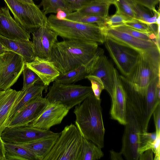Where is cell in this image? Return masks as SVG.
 Wrapping results in <instances>:
<instances>
[{"label":"cell","mask_w":160,"mask_h":160,"mask_svg":"<svg viewBox=\"0 0 160 160\" xmlns=\"http://www.w3.org/2000/svg\"><path fill=\"white\" fill-rule=\"evenodd\" d=\"M92 92L91 86L64 84L54 81L45 98L49 102H59L70 110Z\"/></svg>","instance_id":"ba28073f"},{"label":"cell","mask_w":160,"mask_h":160,"mask_svg":"<svg viewBox=\"0 0 160 160\" xmlns=\"http://www.w3.org/2000/svg\"><path fill=\"white\" fill-rule=\"evenodd\" d=\"M49 27L61 38L70 40H88L103 43L106 35L105 28L96 24L85 23L67 19L60 20L55 15L47 18Z\"/></svg>","instance_id":"3957f363"},{"label":"cell","mask_w":160,"mask_h":160,"mask_svg":"<svg viewBox=\"0 0 160 160\" xmlns=\"http://www.w3.org/2000/svg\"><path fill=\"white\" fill-rule=\"evenodd\" d=\"M126 123L122 138L121 152L128 160H138L140 134L142 132L138 114L132 100L126 95Z\"/></svg>","instance_id":"8992f818"},{"label":"cell","mask_w":160,"mask_h":160,"mask_svg":"<svg viewBox=\"0 0 160 160\" xmlns=\"http://www.w3.org/2000/svg\"><path fill=\"white\" fill-rule=\"evenodd\" d=\"M66 19L85 23L96 24L102 28L107 27L106 24V18L83 14L77 11L67 14Z\"/></svg>","instance_id":"f546056e"},{"label":"cell","mask_w":160,"mask_h":160,"mask_svg":"<svg viewBox=\"0 0 160 160\" xmlns=\"http://www.w3.org/2000/svg\"><path fill=\"white\" fill-rule=\"evenodd\" d=\"M47 87V86L44 85L42 82H39L36 83L26 89L25 91V93L22 98L12 110L9 118L8 122L31 100L37 97L42 96L43 91Z\"/></svg>","instance_id":"484cf974"},{"label":"cell","mask_w":160,"mask_h":160,"mask_svg":"<svg viewBox=\"0 0 160 160\" xmlns=\"http://www.w3.org/2000/svg\"><path fill=\"white\" fill-rule=\"evenodd\" d=\"M160 52L139 53L137 62L126 77L137 91L144 92L151 81L160 75Z\"/></svg>","instance_id":"5b68a950"},{"label":"cell","mask_w":160,"mask_h":160,"mask_svg":"<svg viewBox=\"0 0 160 160\" xmlns=\"http://www.w3.org/2000/svg\"><path fill=\"white\" fill-rule=\"evenodd\" d=\"M69 110L59 102H49L41 115L29 125L42 130H49L52 127L61 123Z\"/></svg>","instance_id":"9a60e30c"},{"label":"cell","mask_w":160,"mask_h":160,"mask_svg":"<svg viewBox=\"0 0 160 160\" xmlns=\"http://www.w3.org/2000/svg\"><path fill=\"white\" fill-rule=\"evenodd\" d=\"M25 65L23 58L14 52L7 51L0 54V91L10 88L22 72Z\"/></svg>","instance_id":"9c48e42d"},{"label":"cell","mask_w":160,"mask_h":160,"mask_svg":"<svg viewBox=\"0 0 160 160\" xmlns=\"http://www.w3.org/2000/svg\"><path fill=\"white\" fill-rule=\"evenodd\" d=\"M23 82L22 90L26 89L37 83L41 81L38 75L32 70L25 65L23 71Z\"/></svg>","instance_id":"836d02e7"},{"label":"cell","mask_w":160,"mask_h":160,"mask_svg":"<svg viewBox=\"0 0 160 160\" xmlns=\"http://www.w3.org/2000/svg\"><path fill=\"white\" fill-rule=\"evenodd\" d=\"M101 99H98L93 92L74 110L75 124L82 136L101 148L104 145V126Z\"/></svg>","instance_id":"7a4b0ae2"},{"label":"cell","mask_w":160,"mask_h":160,"mask_svg":"<svg viewBox=\"0 0 160 160\" xmlns=\"http://www.w3.org/2000/svg\"><path fill=\"white\" fill-rule=\"evenodd\" d=\"M104 42L107 49L118 69L125 77H128L137 62L139 53L108 36Z\"/></svg>","instance_id":"30bf717a"},{"label":"cell","mask_w":160,"mask_h":160,"mask_svg":"<svg viewBox=\"0 0 160 160\" xmlns=\"http://www.w3.org/2000/svg\"><path fill=\"white\" fill-rule=\"evenodd\" d=\"M39 7H42V11L45 14L56 13L61 9L67 14L72 12L69 5L64 0H42Z\"/></svg>","instance_id":"4dcf8cb0"},{"label":"cell","mask_w":160,"mask_h":160,"mask_svg":"<svg viewBox=\"0 0 160 160\" xmlns=\"http://www.w3.org/2000/svg\"><path fill=\"white\" fill-rule=\"evenodd\" d=\"M104 156L101 148L82 137L80 160H96Z\"/></svg>","instance_id":"83f0119b"},{"label":"cell","mask_w":160,"mask_h":160,"mask_svg":"<svg viewBox=\"0 0 160 160\" xmlns=\"http://www.w3.org/2000/svg\"><path fill=\"white\" fill-rule=\"evenodd\" d=\"M111 4L95 1L77 11L80 13L93 15L107 18Z\"/></svg>","instance_id":"f1b7e54d"},{"label":"cell","mask_w":160,"mask_h":160,"mask_svg":"<svg viewBox=\"0 0 160 160\" xmlns=\"http://www.w3.org/2000/svg\"><path fill=\"white\" fill-rule=\"evenodd\" d=\"M70 6L72 12L77 11L95 0H64Z\"/></svg>","instance_id":"f35d334b"},{"label":"cell","mask_w":160,"mask_h":160,"mask_svg":"<svg viewBox=\"0 0 160 160\" xmlns=\"http://www.w3.org/2000/svg\"><path fill=\"white\" fill-rule=\"evenodd\" d=\"M0 42L7 51L21 56L25 63L32 62L36 57L32 42L29 40L9 39L0 35Z\"/></svg>","instance_id":"7402d4cb"},{"label":"cell","mask_w":160,"mask_h":160,"mask_svg":"<svg viewBox=\"0 0 160 160\" xmlns=\"http://www.w3.org/2000/svg\"><path fill=\"white\" fill-rule=\"evenodd\" d=\"M94 57L85 64L81 65L66 73L60 74L55 81L62 84H71L85 78L90 73Z\"/></svg>","instance_id":"cb8c5ba5"},{"label":"cell","mask_w":160,"mask_h":160,"mask_svg":"<svg viewBox=\"0 0 160 160\" xmlns=\"http://www.w3.org/2000/svg\"><path fill=\"white\" fill-rule=\"evenodd\" d=\"M128 1L134 12L135 19L148 25L157 24V19L160 15L159 10L153 12L152 14V12H150L151 10H148L133 0Z\"/></svg>","instance_id":"4316f807"},{"label":"cell","mask_w":160,"mask_h":160,"mask_svg":"<svg viewBox=\"0 0 160 160\" xmlns=\"http://www.w3.org/2000/svg\"><path fill=\"white\" fill-rule=\"evenodd\" d=\"M114 84L112 92L110 95L111 106V118L121 124L126 123V94L121 80L120 75L114 67Z\"/></svg>","instance_id":"5bb4252c"},{"label":"cell","mask_w":160,"mask_h":160,"mask_svg":"<svg viewBox=\"0 0 160 160\" xmlns=\"http://www.w3.org/2000/svg\"><path fill=\"white\" fill-rule=\"evenodd\" d=\"M114 67L104 54L103 49L98 48L88 75L97 76L102 81L104 89L111 94L114 84Z\"/></svg>","instance_id":"e0dca14e"},{"label":"cell","mask_w":160,"mask_h":160,"mask_svg":"<svg viewBox=\"0 0 160 160\" xmlns=\"http://www.w3.org/2000/svg\"><path fill=\"white\" fill-rule=\"evenodd\" d=\"M160 81L159 75L151 81L144 92L137 91L136 101L141 121L142 132H147L149 122L153 112L160 103V99L158 97L157 93Z\"/></svg>","instance_id":"8fae6325"},{"label":"cell","mask_w":160,"mask_h":160,"mask_svg":"<svg viewBox=\"0 0 160 160\" xmlns=\"http://www.w3.org/2000/svg\"><path fill=\"white\" fill-rule=\"evenodd\" d=\"M95 1L102 2L108 3L111 4H113L114 0H95Z\"/></svg>","instance_id":"7dc6e473"},{"label":"cell","mask_w":160,"mask_h":160,"mask_svg":"<svg viewBox=\"0 0 160 160\" xmlns=\"http://www.w3.org/2000/svg\"><path fill=\"white\" fill-rule=\"evenodd\" d=\"M138 4L146 7L153 12L157 10L156 6L159 3L160 0H133Z\"/></svg>","instance_id":"ab89813d"},{"label":"cell","mask_w":160,"mask_h":160,"mask_svg":"<svg viewBox=\"0 0 160 160\" xmlns=\"http://www.w3.org/2000/svg\"><path fill=\"white\" fill-rule=\"evenodd\" d=\"M32 34V42L36 57L48 60L52 47L57 42L58 34L48 23L39 27Z\"/></svg>","instance_id":"2e32d148"},{"label":"cell","mask_w":160,"mask_h":160,"mask_svg":"<svg viewBox=\"0 0 160 160\" xmlns=\"http://www.w3.org/2000/svg\"><path fill=\"white\" fill-rule=\"evenodd\" d=\"M156 133H160V103L154 110L153 113Z\"/></svg>","instance_id":"60d3db41"},{"label":"cell","mask_w":160,"mask_h":160,"mask_svg":"<svg viewBox=\"0 0 160 160\" xmlns=\"http://www.w3.org/2000/svg\"><path fill=\"white\" fill-rule=\"evenodd\" d=\"M112 28L125 33L132 36L138 38L146 40H151L150 39L149 35L148 34L138 31L125 25Z\"/></svg>","instance_id":"d590c367"},{"label":"cell","mask_w":160,"mask_h":160,"mask_svg":"<svg viewBox=\"0 0 160 160\" xmlns=\"http://www.w3.org/2000/svg\"><path fill=\"white\" fill-rule=\"evenodd\" d=\"M127 21L123 16L116 13L106 18V24L107 28H114L124 25Z\"/></svg>","instance_id":"8d00e7d4"},{"label":"cell","mask_w":160,"mask_h":160,"mask_svg":"<svg viewBox=\"0 0 160 160\" xmlns=\"http://www.w3.org/2000/svg\"><path fill=\"white\" fill-rule=\"evenodd\" d=\"M91 83V88L96 98L100 99V95L102 90L104 89L103 83L101 80L98 77L88 75L85 77Z\"/></svg>","instance_id":"e575fe53"},{"label":"cell","mask_w":160,"mask_h":160,"mask_svg":"<svg viewBox=\"0 0 160 160\" xmlns=\"http://www.w3.org/2000/svg\"><path fill=\"white\" fill-rule=\"evenodd\" d=\"M25 66L34 71L47 86L60 74L52 62L37 57L32 62L26 63Z\"/></svg>","instance_id":"44dd1931"},{"label":"cell","mask_w":160,"mask_h":160,"mask_svg":"<svg viewBox=\"0 0 160 160\" xmlns=\"http://www.w3.org/2000/svg\"><path fill=\"white\" fill-rule=\"evenodd\" d=\"M27 2H28L31 3H34L33 0H22Z\"/></svg>","instance_id":"681fc988"},{"label":"cell","mask_w":160,"mask_h":160,"mask_svg":"<svg viewBox=\"0 0 160 160\" xmlns=\"http://www.w3.org/2000/svg\"><path fill=\"white\" fill-rule=\"evenodd\" d=\"M98 48V43L91 41L66 39L57 42L48 60L53 63L60 74H64L88 62Z\"/></svg>","instance_id":"6da1fadb"},{"label":"cell","mask_w":160,"mask_h":160,"mask_svg":"<svg viewBox=\"0 0 160 160\" xmlns=\"http://www.w3.org/2000/svg\"><path fill=\"white\" fill-rule=\"evenodd\" d=\"M6 160H38L31 152L17 144L4 142Z\"/></svg>","instance_id":"d4e9b609"},{"label":"cell","mask_w":160,"mask_h":160,"mask_svg":"<svg viewBox=\"0 0 160 160\" xmlns=\"http://www.w3.org/2000/svg\"><path fill=\"white\" fill-rule=\"evenodd\" d=\"M157 136L152 150L154 154V160L160 159V133H156Z\"/></svg>","instance_id":"b9f144b4"},{"label":"cell","mask_w":160,"mask_h":160,"mask_svg":"<svg viewBox=\"0 0 160 160\" xmlns=\"http://www.w3.org/2000/svg\"><path fill=\"white\" fill-rule=\"evenodd\" d=\"M108 36L114 40L135 50L139 53H143L160 51L152 40H146L132 36L114 28H105Z\"/></svg>","instance_id":"ac0fdd59"},{"label":"cell","mask_w":160,"mask_h":160,"mask_svg":"<svg viewBox=\"0 0 160 160\" xmlns=\"http://www.w3.org/2000/svg\"><path fill=\"white\" fill-rule=\"evenodd\" d=\"M67 13L61 9L59 10L55 15L56 18L62 20L66 18Z\"/></svg>","instance_id":"bcb514c9"},{"label":"cell","mask_w":160,"mask_h":160,"mask_svg":"<svg viewBox=\"0 0 160 160\" xmlns=\"http://www.w3.org/2000/svg\"><path fill=\"white\" fill-rule=\"evenodd\" d=\"M153 151L152 149H147L140 155L138 160H153Z\"/></svg>","instance_id":"7bdbcfd3"},{"label":"cell","mask_w":160,"mask_h":160,"mask_svg":"<svg viewBox=\"0 0 160 160\" xmlns=\"http://www.w3.org/2000/svg\"><path fill=\"white\" fill-rule=\"evenodd\" d=\"M4 142L0 135V160H6Z\"/></svg>","instance_id":"ee69618b"},{"label":"cell","mask_w":160,"mask_h":160,"mask_svg":"<svg viewBox=\"0 0 160 160\" xmlns=\"http://www.w3.org/2000/svg\"><path fill=\"white\" fill-rule=\"evenodd\" d=\"M49 102L48 99L42 96L33 99L9 121L7 128H13L29 124L41 115Z\"/></svg>","instance_id":"4fadbf2b"},{"label":"cell","mask_w":160,"mask_h":160,"mask_svg":"<svg viewBox=\"0 0 160 160\" xmlns=\"http://www.w3.org/2000/svg\"><path fill=\"white\" fill-rule=\"evenodd\" d=\"M16 22L29 33L47 23L46 15L35 3L22 0H4Z\"/></svg>","instance_id":"52a82bcc"},{"label":"cell","mask_w":160,"mask_h":160,"mask_svg":"<svg viewBox=\"0 0 160 160\" xmlns=\"http://www.w3.org/2000/svg\"><path fill=\"white\" fill-rule=\"evenodd\" d=\"M82 138L75 125L66 126L43 160H80Z\"/></svg>","instance_id":"277c9868"},{"label":"cell","mask_w":160,"mask_h":160,"mask_svg":"<svg viewBox=\"0 0 160 160\" xmlns=\"http://www.w3.org/2000/svg\"><path fill=\"white\" fill-rule=\"evenodd\" d=\"M116 13L124 17L128 21L135 19L134 11L128 0H114Z\"/></svg>","instance_id":"1f68e13d"},{"label":"cell","mask_w":160,"mask_h":160,"mask_svg":"<svg viewBox=\"0 0 160 160\" xmlns=\"http://www.w3.org/2000/svg\"><path fill=\"white\" fill-rule=\"evenodd\" d=\"M0 35L11 39L29 40L30 33L11 16L8 7L0 9Z\"/></svg>","instance_id":"d6986e66"},{"label":"cell","mask_w":160,"mask_h":160,"mask_svg":"<svg viewBox=\"0 0 160 160\" xmlns=\"http://www.w3.org/2000/svg\"><path fill=\"white\" fill-rule=\"evenodd\" d=\"M25 91L9 89L0 91V135L7 128L11 113L23 96Z\"/></svg>","instance_id":"ffe728a7"},{"label":"cell","mask_w":160,"mask_h":160,"mask_svg":"<svg viewBox=\"0 0 160 160\" xmlns=\"http://www.w3.org/2000/svg\"><path fill=\"white\" fill-rule=\"evenodd\" d=\"M7 51L6 48L0 42V54Z\"/></svg>","instance_id":"c3c4849f"},{"label":"cell","mask_w":160,"mask_h":160,"mask_svg":"<svg viewBox=\"0 0 160 160\" xmlns=\"http://www.w3.org/2000/svg\"><path fill=\"white\" fill-rule=\"evenodd\" d=\"M55 133L27 125L13 128H6L0 135L5 142L21 144L30 142L46 138L57 136Z\"/></svg>","instance_id":"7c38bea8"},{"label":"cell","mask_w":160,"mask_h":160,"mask_svg":"<svg viewBox=\"0 0 160 160\" xmlns=\"http://www.w3.org/2000/svg\"><path fill=\"white\" fill-rule=\"evenodd\" d=\"M155 132L149 133L147 132H141L140 134L138 153L139 156L145 150L153 148L156 138Z\"/></svg>","instance_id":"d6a6232c"},{"label":"cell","mask_w":160,"mask_h":160,"mask_svg":"<svg viewBox=\"0 0 160 160\" xmlns=\"http://www.w3.org/2000/svg\"><path fill=\"white\" fill-rule=\"evenodd\" d=\"M60 135L18 144L31 152L36 156L38 160H43L49 152Z\"/></svg>","instance_id":"603a6c76"},{"label":"cell","mask_w":160,"mask_h":160,"mask_svg":"<svg viewBox=\"0 0 160 160\" xmlns=\"http://www.w3.org/2000/svg\"><path fill=\"white\" fill-rule=\"evenodd\" d=\"M110 158L112 160H121L123 159L121 152H117L113 150L110 151Z\"/></svg>","instance_id":"f6af8a7d"},{"label":"cell","mask_w":160,"mask_h":160,"mask_svg":"<svg viewBox=\"0 0 160 160\" xmlns=\"http://www.w3.org/2000/svg\"><path fill=\"white\" fill-rule=\"evenodd\" d=\"M124 25L138 31L147 33L149 35L152 33L149 25L135 19L126 21Z\"/></svg>","instance_id":"74e56055"}]
</instances>
